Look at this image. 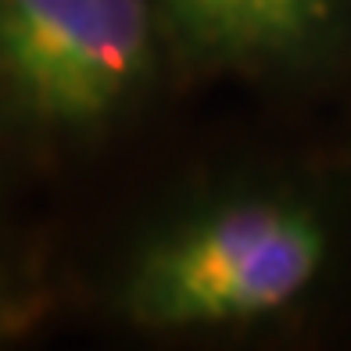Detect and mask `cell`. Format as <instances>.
<instances>
[{
    "mask_svg": "<svg viewBox=\"0 0 351 351\" xmlns=\"http://www.w3.org/2000/svg\"><path fill=\"white\" fill-rule=\"evenodd\" d=\"M330 230L291 194H233L183 215L143 244L122 308L147 330H208L276 315L319 280Z\"/></svg>",
    "mask_w": 351,
    "mask_h": 351,
    "instance_id": "cell-1",
    "label": "cell"
},
{
    "mask_svg": "<svg viewBox=\"0 0 351 351\" xmlns=\"http://www.w3.org/2000/svg\"><path fill=\"white\" fill-rule=\"evenodd\" d=\"M165 54L154 0H0V122L97 136L151 93Z\"/></svg>",
    "mask_w": 351,
    "mask_h": 351,
    "instance_id": "cell-2",
    "label": "cell"
},
{
    "mask_svg": "<svg viewBox=\"0 0 351 351\" xmlns=\"http://www.w3.org/2000/svg\"><path fill=\"white\" fill-rule=\"evenodd\" d=\"M344 0H154L169 54L194 69H280L326 43Z\"/></svg>",
    "mask_w": 351,
    "mask_h": 351,
    "instance_id": "cell-3",
    "label": "cell"
}]
</instances>
